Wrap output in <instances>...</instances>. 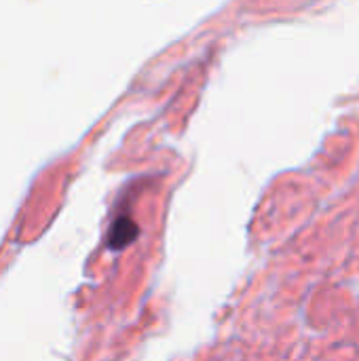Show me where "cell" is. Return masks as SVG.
Wrapping results in <instances>:
<instances>
[{
    "label": "cell",
    "mask_w": 359,
    "mask_h": 361,
    "mask_svg": "<svg viewBox=\"0 0 359 361\" xmlns=\"http://www.w3.org/2000/svg\"><path fill=\"white\" fill-rule=\"evenodd\" d=\"M138 237V224L129 218V216H118L108 233V245L112 250H123L129 243H133V239Z\"/></svg>",
    "instance_id": "6da1fadb"
}]
</instances>
